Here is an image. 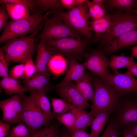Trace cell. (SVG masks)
<instances>
[{
	"label": "cell",
	"mask_w": 137,
	"mask_h": 137,
	"mask_svg": "<svg viewBox=\"0 0 137 137\" xmlns=\"http://www.w3.org/2000/svg\"><path fill=\"white\" fill-rule=\"evenodd\" d=\"M94 96L90 113L95 117L98 112L106 111L110 113L116 107L121 94L110 84L97 76L93 77Z\"/></svg>",
	"instance_id": "obj_1"
},
{
	"label": "cell",
	"mask_w": 137,
	"mask_h": 137,
	"mask_svg": "<svg viewBox=\"0 0 137 137\" xmlns=\"http://www.w3.org/2000/svg\"><path fill=\"white\" fill-rule=\"evenodd\" d=\"M51 12L42 15L40 11H37L28 18L17 20H11L4 28L0 37V43L12 38L25 37L27 34L32 33L42 28L43 24L41 23Z\"/></svg>",
	"instance_id": "obj_2"
},
{
	"label": "cell",
	"mask_w": 137,
	"mask_h": 137,
	"mask_svg": "<svg viewBox=\"0 0 137 137\" xmlns=\"http://www.w3.org/2000/svg\"><path fill=\"white\" fill-rule=\"evenodd\" d=\"M51 13L57 16L78 33L83 34L87 40H90L93 38L90 26V17L86 2L66 12L53 10Z\"/></svg>",
	"instance_id": "obj_3"
},
{
	"label": "cell",
	"mask_w": 137,
	"mask_h": 137,
	"mask_svg": "<svg viewBox=\"0 0 137 137\" xmlns=\"http://www.w3.org/2000/svg\"><path fill=\"white\" fill-rule=\"evenodd\" d=\"M40 28L27 37L14 38L9 40L0 49L5 53L9 62L25 64L31 59L35 50L34 37Z\"/></svg>",
	"instance_id": "obj_4"
},
{
	"label": "cell",
	"mask_w": 137,
	"mask_h": 137,
	"mask_svg": "<svg viewBox=\"0 0 137 137\" xmlns=\"http://www.w3.org/2000/svg\"><path fill=\"white\" fill-rule=\"evenodd\" d=\"M111 26L102 35L101 45L108 43L123 34L137 28V15L132 12H123L119 10L109 14Z\"/></svg>",
	"instance_id": "obj_5"
},
{
	"label": "cell",
	"mask_w": 137,
	"mask_h": 137,
	"mask_svg": "<svg viewBox=\"0 0 137 137\" xmlns=\"http://www.w3.org/2000/svg\"><path fill=\"white\" fill-rule=\"evenodd\" d=\"M46 41L54 49L55 54L60 55L67 59L81 60L86 53L87 40L80 38L70 37Z\"/></svg>",
	"instance_id": "obj_6"
},
{
	"label": "cell",
	"mask_w": 137,
	"mask_h": 137,
	"mask_svg": "<svg viewBox=\"0 0 137 137\" xmlns=\"http://www.w3.org/2000/svg\"><path fill=\"white\" fill-rule=\"evenodd\" d=\"M19 94L23 105L22 119L28 128L37 130L43 126H47L50 121L32 97L25 95L24 93Z\"/></svg>",
	"instance_id": "obj_7"
},
{
	"label": "cell",
	"mask_w": 137,
	"mask_h": 137,
	"mask_svg": "<svg viewBox=\"0 0 137 137\" xmlns=\"http://www.w3.org/2000/svg\"><path fill=\"white\" fill-rule=\"evenodd\" d=\"M53 15L52 18L45 19L44 29L38 39L51 41L70 37L80 38L79 33L63 23L57 16Z\"/></svg>",
	"instance_id": "obj_8"
},
{
	"label": "cell",
	"mask_w": 137,
	"mask_h": 137,
	"mask_svg": "<svg viewBox=\"0 0 137 137\" xmlns=\"http://www.w3.org/2000/svg\"><path fill=\"white\" fill-rule=\"evenodd\" d=\"M84 58L85 60L83 64L86 68L105 81L109 74L108 69L109 60L103 52L99 50H95L86 53Z\"/></svg>",
	"instance_id": "obj_9"
},
{
	"label": "cell",
	"mask_w": 137,
	"mask_h": 137,
	"mask_svg": "<svg viewBox=\"0 0 137 137\" xmlns=\"http://www.w3.org/2000/svg\"><path fill=\"white\" fill-rule=\"evenodd\" d=\"M0 107L4 121L9 124L23 123L22 117L23 105L19 94H15L9 98L1 101Z\"/></svg>",
	"instance_id": "obj_10"
},
{
	"label": "cell",
	"mask_w": 137,
	"mask_h": 137,
	"mask_svg": "<svg viewBox=\"0 0 137 137\" xmlns=\"http://www.w3.org/2000/svg\"><path fill=\"white\" fill-rule=\"evenodd\" d=\"M121 94L133 93L137 94V79L129 71L124 73L114 71L109 74L105 81Z\"/></svg>",
	"instance_id": "obj_11"
},
{
	"label": "cell",
	"mask_w": 137,
	"mask_h": 137,
	"mask_svg": "<svg viewBox=\"0 0 137 137\" xmlns=\"http://www.w3.org/2000/svg\"><path fill=\"white\" fill-rule=\"evenodd\" d=\"M55 88L58 94L67 104L83 110L91 107L75 83L72 82L62 85L57 84Z\"/></svg>",
	"instance_id": "obj_12"
},
{
	"label": "cell",
	"mask_w": 137,
	"mask_h": 137,
	"mask_svg": "<svg viewBox=\"0 0 137 137\" xmlns=\"http://www.w3.org/2000/svg\"><path fill=\"white\" fill-rule=\"evenodd\" d=\"M116 120L117 124L115 125L123 129L137 122V101L129 99L123 103L119 109Z\"/></svg>",
	"instance_id": "obj_13"
},
{
	"label": "cell",
	"mask_w": 137,
	"mask_h": 137,
	"mask_svg": "<svg viewBox=\"0 0 137 137\" xmlns=\"http://www.w3.org/2000/svg\"><path fill=\"white\" fill-rule=\"evenodd\" d=\"M137 44V28L112 40L105 46L103 53L110 54Z\"/></svg>",
	"instance_id": "obj_14"
},
{
	"label": "cell",
	"mask_w": 137,
	"mask_h": 137,
	"mask_svg": "<svg viewBox=\"0 0 137 137\" xmlns=\"http://www.w3.org/2000/svg\"><path fill=\"white\" fill-rule=\"evenodd\" d=\"M50 72L49 70L36 73L29 79L23 81L26 92L32 90L42 91L45 93L52 90L49 82Z\"/></svg>",
	"instance_id": "obj_15"
},
{
	"label": "cell",
	"mask_w": 137,
	"mask_h": 137,
	"mask_svg": "<svg viewBox=\"0 0 137 137\" xmlns=\"http://www.w3.org/2000/svg\"><path fill=\"white\" fill-rule=\"evenodd\" d=\"M37 50L35 64L37 68L36 73L48 70L47 67L48 63L53 56L55 54L54 49L45 40H40Z\"/></svg>",
	"instance_id": "obj_16"
},
{
	"label": "cell",
	"mask_w": 137,
	"mask_h": 137,
	"mask_svg": "<svg viewBox=\"0 0 137 137\" xmlns=\"http://www.w3.org/2000/svg\"><path fill=\"white\" fill-rule=\"evenodd\" d=\"M67 67L65 75L62 81L57 84L62 85L76 81L80 79L85 72L86 67L84 64L77 60L67 59Z\"/></svg>",
	"instance_id": "obj_17"
},
{
	"label": "cell",
	"mask_w": 137,
	"mask_h": 137,
	"mask_svg": "<svg viewBox=\"0 0 137 137\" xmlns=\"http://www.w3.org/2000/svg\"><path fill=\"white\" fill-rule=\"evenodd\" d=\"M68 104L76 118L73 128L71 132L77 130H84L87 127L91 125L94 117L90 112Z\"/></svg>",
	"instance_id": "obj_18"
},
{
	"label": "cell",
	"mask_w": 137,
	"mask_h": 137,
	"mask_svg": "<svg viewBox=\"0 0 137 137\" xmlns=\"http://www.w3.org/2000/svg\"><path fill=\"white\" fill-rule=\"evenodd\" d=\"M75 82L77 87L85 99L87 101H91L94 93L93 77L85 72L82 76Z\"/></svg>",
	"instance_id": "obj_19"
},
{
	"label": "cell",
	"mask_w": 137,
	"mask_h": 137,
	"mask_svg": "<svg viewBox=\"0 0 137 137\" xmlns=\"http://www.w3.org/2000/svg\"><path fill=\"white\" fill-rule=\"evenodd\" d=\"M30 96L33 99L48 120L53 119L49 100L45 92L32 90L30 91Z\"/></svg>",
	"instance_id": "obj_20"
},
{
	"label": "cell",
	"mask_w": 137,
	"mask_h": 137,
	"mask_svg": "<svg viewBox=\"0 0 137 137\" xmlns=\"http://www.w3.org/2000/svg\"><path fill=\"white\" fill-rule=\"evenodd\" d=\"M10 17L12 20H17L29 18V11L24 6L18 4L9 3L5 4Z\"/></svg>",
	"instance_id": "obj_21"
},
{
	"label": "cell",
	"mask_w": 137,
	"mask_h": 137,
	"mask_svg": "<svg viewBox=\"0 0 137 137\" xmlns=\"http://www.w3.org/2000/svg\"><path fill=\"white\" fill-rule=\"evenodd\" d=\"M111 113L102 111L95 115L91 125V133L92 137H98L107 122Z\"/></svg>",
	"instance_id": "obj_22"
},
{
	"label": "cell",
	"mask_w": 137,
	"mask_h": 137,
	"mask_svg": "<svg viewBox=\"0 0 137 137\" xmlns=\"http://www.w3.org/2000/svg\"><path fill=\"white\" fill-rule=\"evenodd\" d=\"M0 84L7 95L20 94L26 92L24 86L21 85L16 79L9 76L3 78L0 81Z\"/></svg>",
	"instance_id": "obj_23"
},
{
	"label": "cell",
	"mask_w": 137,
	"mask_h": 137,
	"mask_svg": "<svg viewBox=\"0 0 137 137\" xmlns=\"http://www.w3.org/2000/svg\"><path fill=\"white\" fill-rule=\"evenodd\" d=\"M67 64V60L64 57L56 54L49 61L47 65V68L54 74L59 75L66 70Z\"/></svg>",
	"instance_id": "obj_24"
},
{
	"label": "cell",
	"mask_w": 137,
	"mask_h": 137,
	"mask_svg": "<svg viewBox=\"0 0 137 137\" xmlns=\"http://www.w3.org/2000/svg\"><path fill=\"white\" fill-rule=\"evenodd\" d=\"M134 61L131 56L113 55L109 60V66L114 71L124 67L127 68Z\"/></svg>",
	"instance_id": "obj_25"
},
{
	"label": "cell",
	"mask_w": 137,
	"mask_h": 137,
	"mask_svg": "<svg viewBox=\"0 0 137 137\" xmlns=\"http://www.w3.org/2000/svg\"><path fill=\"white\" fill-rule=\"evenodd\" d=\"M111 7L121 11L132 12L137 8V0H108L106 1Z\"/></svg>",
	"instance_id": "obj_26"
},
{
	"label": "cell",
	"mask_w": 137,
	"mask_h": 137,
	"mask_svg": "<svg viewBox=\"0 0 137 137\" xmlns=\"http://www.w3.org/2000/svg\"><path fill=\"white\" fill-rule=\"evenodd\" d=\"M35 1L36 6L40 7L41 12L42 11H47L51 10L62 11L64 8L60 0H35Z\"/></svg>",
	"instance_id": "obj_27"
},
{
	"label": "cell",
	"mask_w": 137,
	"mask_h": 137,
	"mask_svg": "<svg viewBox=\"0 0 137 137\" xmlns=\"http://www.w3.org/2000/svg\"><path fill=\"white\" fill-rule=\"evenodd\" d=\"M51 100L53 108L52 112L53 118L71 110L68 104L63 99L51 97Z\"/></svg>",
	"instance_id": "obj_28"
},
{
	"label": "cell",
	"mask_w": 137,
	"mask_h": 137,
	"mask_svg": "<svg viewBox=\"0 0 137 137\" xmlns=\"http://www.w3.org/2000/svg\"><path fill=\"white\" fill-rule=\"evenodd\" d=\"M90 26L91 31L95 32L93 42L94 43L99 42L101 40L102 35L107 31L106 27L101 23L100 19L90 21Z\"/></svg>",
	"instance_id": "obj_29"
},
{
	"label": "cell",
	"mask_w": 137,
	"mask_h": 137,
	"mask_svg": "<svg viewBox=\"0 0 137 137\" xmlns=\"http://www.w3.org/2000/svg\"><path fill=\"white\" fill-rule=\"evenodd\" d=\"M55 118L65 126L70 132L72 131L76 118L74 114L71 110L63 114L57 116Z\"/></svg>",
	"instance_id": "obj_30"
},
{
	"label": "cell",
	"mask_w": 137,
	"mask_h": 137,
	"mask_svg": "<svg viewBox=\"0 0 137 137\" xmlns=\"http://www.w3.org/2000/svg\"><path fill=\"white\" fill-rule=\"evenodd\" d=\"M23 123L12 127L8 135L11 137H29L30 130Z\"/></svg>",
	"instance_id": "obj_31"
},
{
	"label": "cell",
	"mask_w": 137,
	"mask_h": 137,
	"mask_svg": "<svg viewBox=\"0 0 137 137\" xmlns=\"http://www.w3.org/2000/svg\"><path fill=\"white\" fill-rule=\"evenodd\" d=\"M12 3L21 5L26 8L29 11L35 12L36 4L35 0H0V4Z\"/></svg>",
	"instance_id": "obj_32"
},
{
	"label": "cell",
	"mask_w": 137,
	"mask_h": 137,
	"mask_svg": "<svg viewBox=\"0 0 137 137\" xmlns=\"http://www.w3.org/2000/svg\"><path fill=\"white\" fill-rule=\"evenodd\" d=\"M118 128L113 122H109L100 137H119Z\"/></svg>",
	"instance_id": "obj_33"
},
{
	"label": "cell",
	"mask_w": 137,
	"mask_h": 137,
	"mask_svg": "<svg viewBox=\"0 0 137 137\" xmlns=\"http://www.w3.org/2000/svg\"><path fill=\"white\" fill-rule=\"evenodd\" d=\"M37 68L31 59L28 60L24 64V75L26 79H29L36 73Z\"/></svg>",
	"instance_id": "obj_34"
},
{
	"label": "cell",
	"mask_w": 137,
	"mask_h": 137,
	"mask_svg": "<svg viewBox=\"0 0 137 137\" xmlns=\"http://www.w3.org/2000/svg\"><path fill=\"white\" fill-rule=\"evenodd\" d=\"M24 64L22 63L12 68L10 73L11 77L16 80L24 75Z\"/></svg>",
	"instance_id": "obj_35"
},
{
	"label": "cell",
	"mask_w": 137,
	"mask_h": 137,
	"mask_svg": "<svg viewBox=\"0 0 137 137\" xmlns=\"http://www.w3.org/2000/svg\"><path fill=\"white\" fill-rule=\"evenodd\" d=\"M5 5L0 8V30L4 28L8 23V20L9 17Z\"/></svg>",
	"instance_id": "obj_36"
},
{
	"label": "cell",
	"mask_w": 137,
	"mask_h": 137,
	"mask_svg": "<svg viewBox=\"0 0 137 137\" xmlns=\"http://www.w3.org/2000/svg\"><path fill=\"white\" fill-rule=\"evenodd\" d=\"M42 137H59L58 129L56 126L52 124L49 127L46 126Z\"/></svg>",
	"instance_id": "obj_37"
},
{
	"label": "cell",
	"mask_w": 137,
	"mask_h": 137,
	"mask_svg": "<svg viewBox=\"0 0 137 137\" xmlns=\"http://www.w3.org/2000/svg\"><path fill=\"white\" fill-rule=\"evenodd\" d=\"M87 0H60L64 8L70 10Z\"/></svg>",
	"instance_id": "obj_38"
},
{
	"label": "cell",
	"mask_w": 137,
	"mask_h": 137,
	"mask_svg": "<svg viewBox=\"0 0 137 137\" xmlns=\"http://www.w3.org/2000/svg\"><path fill=\"white\" fill-rule=\"evenodd\" d=\"M10 126L9 124L0 121V137H5L8 136L10 132Z\"/></svg>",
	"instance_id": "obj_39"
},
{
	"label": "cell",
	"mask_w": 137,
	"mask_h": 137,
	"mask_svg": "<svg viewBox=\"0 0 137 137\" xmlns=\"http://www.w3.org/2000/svg\"><path fill=\"white\" fill-rule=\"evenodd\" d=\"M86 3L88 7L90 18L92 20L95 21L101 19L96 12L91 2L87 0Z\"/></svg>",
	"instance_id": "obj_40"
},
{
	"label": "cell",
	"mask_w": 137,
	"mask_h": 137,
	"mask_svg": "<svg viewBox=\"0 0 137 137\" xmlns=\"http://www.w3.org/2000/svg\"><path fill=\"white\" fill-rule=\"evenodd\" d=\"M93 7L97 14L100 19L103 18L105 15L106 8L99 5L94 3L91 2Z\"/></svg>",
	"instance_id": "obj_41"
},
{
	"label": "cell",
	"mask_w": 137,
	"mask_h": 137,
	"mask_svg": "<svg viewBox=\"0 0 137 137\" xmlns=\"http://www.w3.org/2000/svg\"><path fill=\"white\" fill-rule=\"evenodd\" d=\"M69 137H92L91 134H88L84 130H77L71 132Z\"/></svg>",
	"instance_id": "obj_42"
},
{
	"label": "cell",
	"mask_w": 137,
	"mask_h": 137,
	"mask_svg": "<svg viewBox=\"0 0 137 137\" xmlns=\"http://www.w3.org/2000/svg\"><path fill=\"white\" fill-rule=\"evenodd\" d=\"M45 130V128L37 130H30V135L29 137H42Z\"/></svg>",
	"instance_id": "obj_43"
},
{
	"label": "cell",
	"mask_w": 137,
	"mask_h": 137,
	"mask_svg": "<svg viewBox=\"0 0 137 137\" xmlns=\"http://www.w3.org/2000/svg\"><path fill=\"white\" fill-rule=\"evenodd\" d=\"M127 71L137 77V63L134 61L127 68Z\"/></svg>",
	"instance_id": "obj_44"
},
{
	"label": "cell",
	"mask_w": 137,
	"mask_h": 137,
	"mask_svg": "<svg viewBox=\"0 0 137 137\" xmlns=\"http://www.w3.org/2000/svg\"><path fill=\"white\" fill-rule=\"evenodd\" d=\"M135 137H137V122L133 123L128 127Z\"/></svg>",
	"instance_id": "obj_45"
},
{
	"label": "cell",
	"mask_w": 137,
	"mask_h": 137,
	"mask_svg": "<svg viewBox=\"0 0 137 137\" xmlns=\"http://www.w3.org/2000/svg\"><path fill=\"white\" fill-rule=\"evenodd\" d=\"M122 134L123 137H135L131 131L127 127L123 129Z\"/></svg>",
	"instance_id": "obj_46"
},
{
	"label": "cell",
	"mask_w": 137,
	"mask_h": 137,
	"mask_svg": "<svg viewBox=\"0 0 137 137\" xmlns=\"http://www.w3.org/2000/svg\"><path fill=\"white\" fill-rule=\"evenodd\" d=\"M130 49L132 56L137 58V45L131 47Z\"/></svg>",
	"instance_id": "obj_47"
},
{
	"label": "cell",
	"mask_w": 137,
	"mask_h": 137,
	"mask_svg": "<svg viewBox=\"0 0 137 137\" xmlns=\"http://www.w3.org/2000/svg\"><path fill=\"white\" fill-rule=\"evenodd\" d=\"M92 2L103 7H105L104 4V1L103 0H93Z\"/></svg>",
	"instance_id": "obj_48"
},
{
	"label": "cell",
	"mask_w": 137,
	"mask_h": 137,
	"mask_svg": "<svg viewBox=\"0 0 137 137\" xmlns=\"http://www.w3.org/2000/svg\"><path fill=\"white\" fill-rule=\"evenodd\" d=\"M68 135V134L67 133H63L61 134L60 137H69Z\"/></svg>",
	"instance_id": "obj_49"
},
{
	"label": "cell",
	"mask_w": 137,
	"mask_h": 137,
	"mask_svg": "<svg viewBox=\"0 0 137 137\" xmlns=\"http://www.w3.org/2000/svg\"><path fill=\"white\" fill-rule=\"evenodd\" d=\"M132 12L135 14L137 15V9L133 10L132 11Z\"/></svg>",
	"instance_id": "obj_50"
},
{
	"label": "cell",
	"mask_w": 137,
	"mask_h": 137,
	"mask_svg": "<svg viewBox=\"0 0 137 137\" xmlns=\"http://www.w3.org/2000/svg\"><path fill=\"white\" fill-rule=\"evenodd\" d=\"M7 137H11L9 135H8L7 136Z\"/></svg>",
	"instance_id": "obj_51"
}]
</instances>
